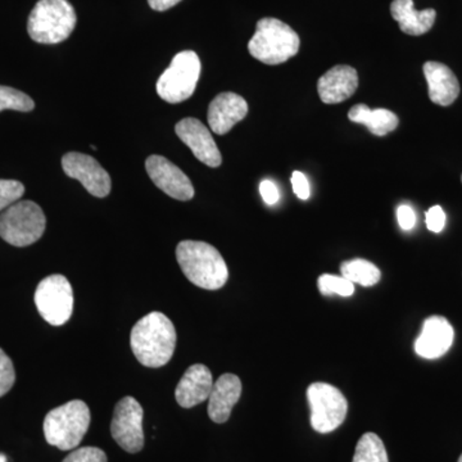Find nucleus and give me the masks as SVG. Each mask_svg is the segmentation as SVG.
Instances as JSON below:
<instances>
[{"label": "nucleus", "mask_w": 462, "mask_h": 462, "mask_svg": "<svg viewBox=\"0 0 462 462\" xmlns=\"http://www.w3.org/2000/svg\"><path fill=\"white\" fill-rule=\"evenodd\" d=\"M14 380H16V372H14V363L0 348V397L11 391Z\"/></svg>", "instance_id": "bb28decb"}, {"label": "nucleus", "mask_w": 462, "mask_h": 462, "mask_svg": "<svg viewBox=\"0 0 462 462\" xmlns=\"http://www.w3.org/2000/svg\"><path fill=\"white\" fill-rule=\"evenodd\" d=\"M391 14L400 25L401 32L411 36H420L430 32L437 17V12L431 8L416 11L413 0H393Z\"/></svg>", "instance_id": "aec40b11"}, {"label": "nucleus", "mask_w": 462, "mask_h": 462, "mask_svg": "<svg viewBox=\"0 0 462 462\" xmlns=\"http://www.w3.org/2000/svg\"><path fill=\"white\" fill-rule=\"evenodd\" d=\"M144 411L135 398L125 397L115 407L111 421L112 438L129 454H138L144 447Z\"/></svg>", "instance_id": "9d476101"}, {"label": "nucleus", "mask_w": 462, "mask_h": 462, "mask_svg": "<svg viewBox=\"0 0 462 462\" xmlns=\"http://www.w3.org/2000/svg\"><path fill=\"white\" fill-rule=\"evenodd\" d=\"M180 2L181 0H148L149 7L158 12L167 11V9L175 7Z\"/></svg>", "instance_id": "473e14b6"}, {"label": "nucleus", "mask_w": 462, "mask_h": 462, "mask_svg": "<svg viewBox=\"0 0 462 462\" xmlns=\"http://www.w3.org/2000/svg\"><path fill=\"white\" fill-rule=\"evenodd\" d=\"M352 462H389L384 443L375 433H365L356 446Z\"/></svg>", "instance_id": "5701e85b"}, {"label": "nucleus", "mask_w": 462, "mask_h": 462, "mask_svg": "<svg viewBox=\"0 0 462 462\" xmlns=\"http://www.w3.org/2000/svg\"><path fill=\"white\" fill-rule=\"evenodd\" d=\"M458 462H462V455L460 456V458H458Z\"/></svg>", "instance_id": "f704fd0d"}, {"label": "nucleus", "mask_w": 462, "mask_h": 462, "mask_svg": "<svg viewBox=\"0 0 462 462\" xmlns=\"http://www.w3.org/2000/svg\"><path fill=\"white\" fill-rule=\"evenodd\" d=\"M130 346L136 360L144 366H165L175 352V327L162 312H151L134 325Z\"/></svg>", "instance_id": "f257e3e1"}, {"label": "nucleus", "mask_w": 462, "mask_h": 462, "mask_svg": "<svg viewBox=\"0 0 462 462\" xmlns=\"http://www.w3.org/2000/svg\"><path fill=\"white\" fill-rule=\"evenodd\" d=\"M348 118L355 124H361L376 136H384L397 129L400 120L389 109H373L366 105H356L349 109Z\"/></svg>", "instance_id": "412c9836"}, {"label": "nucleus", "mask_w": 462, "mask_h": 462, "mask_svg": "<svg viewBox=\"0 0 462 462\" xmlns=\"http://www.w3.org/2000/svg\"><path fill=\"white\" fill-rule=\"evenodd\" d=\"M397 218L401 229L409 231L415 227L416 215L411 206L402 205L398 207Z\"/></svg>", "instance_id": "7c9ffc66"}, {"label": "nucleus", "mask_w": 462, "mask_h": 462, "mask_svg": "<svg viewBox=\"0 0 462 462\" xmlns=\"http://www.w3.org/2000/svg\"><path fill=\"white\" fill-rule=\"evenodd\" d=\"M340 273H342L343 278L348 279L354 284L363 285V287H373V285L378 284L382 278V273L378 267L363 258L346 261L340 264Z\"/></svg>", "instance_id": "4be33fe9"}, {"label": "nucleus", "mask_w": 462, "mask_h": 462, "mask_svg": "<svg viewBox=\"0 0 462 462\" xmlns=\"http://www.w3.org/2000/svg\"><path fill=\"white\" fill-rule=\"evenodd\" d=\"M35 305L48 324L62 327L74 312V291L63 275H51L39 282Z\"/></svg>", "instance_id": "1a4fd4ad"}, {"label": "nucleus", "mask_w": 462, "mask_h": 462, "mask_svg": "<svg viewBox=\"0 0 462 462\" xmlns=\"http://www.w3.org/2000/svg\"><path fill=\"white\" fill-rule=\"evenodd\" d=\"M424 75L430 87V98L438 106H451L460 94V84L448 66L439 62H427Z\"/></svg>", "instance_id": "6ab92c4d"}, {"label": "nucleus", "mask_w": 462, "mask_h": 462, "mask_svg": "<svg viewBox=\"0 0 462 462\" xmlns=\"http://www.w3.org/2000/svg\"><path fill=\"white\" fill-rule=\"evenodd\" d=\"M47 225L41 206L21 200L0 214V238L14 247H27L42 238Z\"/></svg>", "instance_id": "423d86ee"}, {"label": "nucleus", "mask_w": 462, "mask_h": 462, "mask_svg": "<svg viewBox=\"0 0 462 462\" xmlns=\"http://www.w3.org/2000/svg\"><path fill=\"white\" fill-rule=\"evenodd\" d=\"M149 178L163 193L178 200H190L194 197V187L190 179L162 156H151L145 161Z\"/></svg>", "instance_id": "f8f14e48"}, {"label": "nucleus", "mask_w": 462, "mask_h": 462, "mask_svg": "<svg viewBox=\"0 0 462 462\" xmlns=\"http://www.w3.org/2000/svg\"><path fill=\"white\" fill-rule=\"evenodd\" d=\"M200 69L202 65L196 51H184L176 54L171 65L158 79V96L172 105L189 99L199 84Z\"/></svg>", "instance_id": "0eeeda50"}, {"label": "nucleus", "mask_w": 462, "mask_h": 462, "mask_svg": "<svg viewBox=\"0 0 462 462\" xmlns=\"http://www.w3.org/2000/svg\"><path fill=\"white\" fill-rule=\"evenodd\" d=\"M300 36L276 18L258 21L256 32L248 42L251 56L264 65L275 66L287 62L300 51Z\"/></svg>", "instance_id": "7ed1b4c3"}, {"label": "nucleus", "mask_w": 462, "mask_h": 462, "mask_svg": "<svg viewBox=\"0 0 462 462\" xmlns=\"http://www.w3.org/2000/svg\"><path fill=\"white\" fill-rule=\"evenodd\" d=\"M318 287L322 296L338 294L340 297H351L355 293L354 282L343 276L330 275V273H324L319 278Z\"/></svg>", "instance_id": "393cba45"}, {"label": "nucleus", "mask_w": 462, "mask_h": 462, "mask_svg": "<svg viewBox=\"0 0 462 462\" xmlns=\"http://www.w3.org/2000/svg\"><path fill=\"white\" fill-rule=\"evenodd\" d=\"M62 167L66 175L80 181L91 196L105 199L111 191L109 173L100 166L96 158L79 152H69L62 158Z\"/></svg>", "instance_id": "9b49d317"}, {"label": "nucleus", "mask_w": 462, "mask_h": 462, "mask_svg": "<svg viewBox=\"0 0 462 462\" xmlns=\"http://www.w3.org/2000/svg\"><path fill=\"white\" fill-rule=\"evenodd\" d=\"M175 132L200 162L214 169L221 165L223 157L205 124L200 123L197 118H184L180 123L176 124Z\"/></svg>", "instance_id": "ddd939ff"}, {"label": "nucleus", "mask_w": 462, "mask_h": 462, "mask_svg": "<svg viewBox=\"0 0 462 462\" xmlns=\"http://www.w3.org/2000/svg\"><path fill=\"white\" fill-rule=\"evenodd\" d=\"M260 193L261 196H263L264 203H267L269 206L276 205V203L279 202V199H281L278 187H276L272 180H263L261 182Z\"/></svg>", "instance_id": "2f4dec72"}, {"label": "nucleus", "mask_w": 462, "mask_h": 462, "mask_svg": "<svg viewBox=\"0 0 462 462\" xmlns=\"http://www.w3.org/2000/svg\"><path fill=\"white\" fill-rule=\"evenodd\" d=\"M461 181H462V176H461Z\"/></svg>", "instance_id": "c9c22d12"}, {"label": "nucleus", "mask_w": 462, "mask_h": 462, "mask_svg": "<svg viewBox=\"0 0 462 462\" xmlns=\"http://www.w3.org/2000/svg\"><path fill=\"white\" fill-rule=\"evenodd\" d=\"M176 260L188 281L207 291H217L229 279L226 263L220 252L205 242L184 240L176 247Z\"/></svg>", "instance_id": "f03ea898"}, {"label": "nucleus", "mask_w": 462, "mask_h": 462, "mask_svg": "<svg viewBox=\"0 0 462 462\" xmlns=\"http://www.w3.org/2000/svg\"><path fill=\"white\" fill-rule=\"evenodd\" d=\"M78 16L67 0H39L30 14L27 32L33 42L58 44L69 38Z\"/></svg>", "instance_id": "20e7f679"}, {"label": "nucleus", "mask_w": 462, "mask_h": 462, "mask_svg": "<svg viewBox=\"0 0 462 462\" xmlns=\"http://www.w3.org/2000/svg\"><path fill=\"white\" fill-rule=\"evenodd\" d=\"M212 387L214 378L208 367L202 364L193 365L185 372L176 387V401L184 409H191L208 400Z\"/></svg>", "instance_id": "f3484780"}, {"label": "nucleus", "mask_w": 462, "mask_h": 462, "mask_svg": "<svg viewBox=\"0 0 462 462\" xmlns=\"http://www.w3.org/2000/svg\"><path fill=\"white\" fill-rule=\"evenodd\" d=\"M455 331L443 316H430L422 324L421 334L415 342V352L427 360L442 357L454 345Z\"/></svg>", "instance_id": "4468645a"}, {"label": "nucleus", "mask_w": 462, "mask_h": 462, "mask_svg": "<svg viewBox=\"0 0 462 462\" xmlns=\"http://www.w3.org/2000/svg\"><path fill=\"white\" fill-rule=\"evenodd\" d=\"M307 400L311 410V427L318 433H331L346 420L348 402L334 385L314 383L307 388Z\"/></svg>", "instance_id": "6e6552de"}, {"label": "nucleus", "mask_w": 462, "mask_h": 462, "mask_svg": "<svg viewBox=\"0 0 462 462\" xmlns=\"http://www.w3.org/2000/svg\"><path fill=\"white\" fill-rule=\"evenodd\" d=\"M248 115V105L236 93L218 94L208 107L209 127L217 135H225Z\"/></svg>", "instance_id": "2eb2a0df"}, {"label": "nucleus", "mask_w": 462, "mask_h": 462, "mask_svg": "<svg viewBox=\"0 0 462 462\" xmlns=\"http://www.w3.org/2000/svg\"><path fill=\"white\" fill-rule=\"evenodd\" d=\"M90 425V410L84 401H69L45 416L44 436L51 446L71 451L80 445Z\"/></svg>", "instance_id": "39448f33"}, {"label": "nucleus", "mask_w": 462, "mask_h": 462, "mask_svg": "<svg viewBox=\"0 0 462 462\" xmlns=\"http://www.w3.org/2000/svg\"><path fill=\"white\" fill-rule=\"evenodd\" d=\"M242 396V382L234 374H224L216 380L208 397V416L216 424L229 420L231 410Z\"/></svg>", "instance_id": "a211bd4d"}, {"label": "nucleus", "mask_w": 462, "mask_h": 462, "mask_svg": "<svg viewBox=\"0 0 462 462\" xmlns=\"http://www.w3.org/2000/svg\"><path fill=\"white\" fill-rule=\"evenodd\" d=\"M0 462H8L7 456L0 454Z\"/></svg>", "instance_id": "72a5a7b5"}, {"label": "nucleus", "mask_w": 462, "mask_h": 462, "mask_svg": "<svg viewBox=\"0 0 462 462\" xmlns=\"http://www.w3.org/2000/svg\"><path fill=\"white\" fill-rule=\"evenodd\" d=\"M35 107V103L27 94L14 89V88L0 85V112L5 109L14 111L30 112Z\"/></svg>", "instance_id": "b1692460"}, {"label": "nucleus", "mask_w": 462, "mask_h": 462, "mask_svg": "<svg viewBox=\"0 0 462 462\" xmlns=\"http://www.w3.org/2000/svg\"><path fill=\"white\" fill-rule=\"evenodd\" d=\"M62 462H107V455L97 447H81L67 456Z\"/></svg>", "instance_id": "cd10ccee"}, {"label": "nucleus", "mask_w": 462, "mask_h": 462, "mask_svg": "<svg viewBox=\"0 0 462 462\" xmlns=\"http://www.w3.org/2000/svg\"><path fill=\"white\" fill-rule=\"evenodd\" d=\"M425 221H427L428 229L433 231V233L438 234L445 229L446 214L445 211H443L442 207H431L430 211L427 212V217H425Z\"/></svg>", "instance_id": "c85d7f7f"}, {"label": "nucleus", "mask_w": 462, "mask_h": 462, "mask_svg": "<svg viewBox=\"0 0 462 462\" xmlns=\"http://www.w3.org/2000/svg\"><path fill=\"white\" fill-rule=\"evenodd\" d=\"M23 193H25V187H23V182L0 180V212L18 202Z\"/></svg>", "instance_id": "a878e982"}, {"label": "nucleus", "mask_w": 462, "mask_h": 462, "mask_svg": "<svg viewBox=\"0 0 462 462\" xmlns=\"http://www.w3.org/2000/svg\"><path fill=\"white\" fill-rule=\"evenodd\" d=\"M358 87L357 71L351 66H336L318 81L319 97L325 105H337L351 98Z\"/></svg>", "instance_id": "dca6fc26"}, {"label": "nucleus", "mask_w": 462, "mask_h": 462, "mask_svg": "<svg viewBox=\"0 0 462 462\" xmlns=\"http://www.w3.org/2000/svg\"><path fill=\"white\" fill-rule=\"evenodd\" d=\"M291 185L298 199L302 200L310 199V184L305 173L294 171L291 175Z\"/></svg>", "instance_id": "c756f323"}]
</instances>
